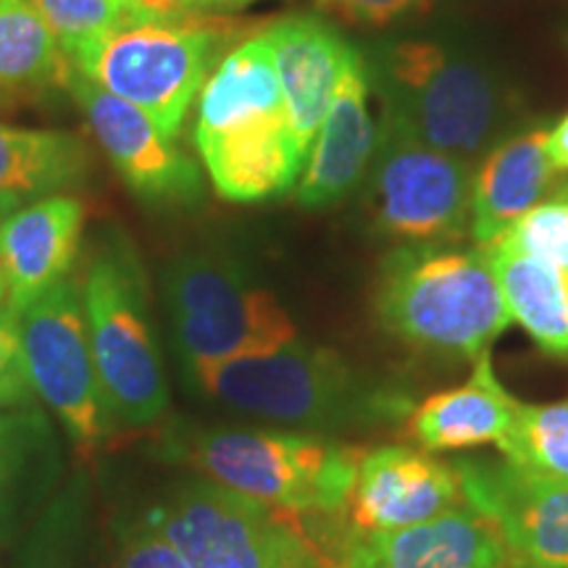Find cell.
I'll return each mask as SVG.
<instances>
[{
  "instance_id": "obj_34",
  "label": "cell",
  "mask_w": 568,
  "mask_h": 568,
  "mask_svg": "<svg viewBox=\"0 0 568 568\" xmlns=\"http://www.w3.org/2000/svg\"><path fill=\"white\" fill-rule=\"evenodd\" d=\"M190 11H201V9H237V6H247L253 0H182Z\"/></svg>"
},
{
  "instance_id": "obj_10",
  "label": "cell",
  "mask_w": 568,
  "mask_h": 568,
  "mask_svg": "<svg viewBox=\"0 0 568 568\" xmlns=\"http://www.w3.org/2000/svg\"><path fill=\"white\" fill-rule=\"evenodd\" d=\"M13 322L34 395L59 416L80 450L101 445L113 416L92 358L82 284L67 276L21 308Z\"/></svg>"
},
{
  "instance_id": "obj_33",
  "label": "cell",
  "mask_w": 568,
  "mask_h": 568,
  "mask_svg": "<svg viewBox=\"0 0 568 568\" xmlns=\"http://www.w3.org/2000/svg\"><path fill=\"white\" fill-rule=\"evenodd\" d=\"M548 155L558 172H568V113L560 119L556 130L548 132Z\"/></svg>"
},
{
  "instance_id": "obj_28",
  "label": "cell",
  "mask_w": 568,
  "mask_h": 568,
  "mask_svg": "<svg viewBox=\"0 0 568 568\" xmlns=\"http://www.w3.org/2000/svg\"><path fill=\"white\" fill-rule=\"evenodd\" d=\"M493 243L568 272V182L552 190L548 201L524 213Z\"/></svg>"
},
{
  "instance_id": "obj_9",
  "label": "cell",
  "mask_w": 568,
  "mask_h": 568,
  "mask_svg": "<svg viewBox=\"0 0 568 568\" xmlns=\"http://www.w3.org/2000/svg\"><path fill=\"white\" fill-rule=\"evenodd\" d=\"M216 40L219 32L197 17H148L98 40L69 63L103 90L138 105L163 134L174 138L203 88Z\"/></svg>"
},
{
  "instance_id": "obj_30",
  "label": "cell",
  "mask_w": 568,
  "mask_h": 568,
  "mask_svg": "<svg viewBox=\"0 0 568 568\" xmlns=\"http://www.w3.org/2000/svg\"><path fill=\"white\" fill-rule=\"evenodd\" d=\"M32 395L34 389L24 366L17 322L3 311L0 314V408L30 406Z\"/></svg>"
},
{
  "instance_id": "obj_3",
  "label": "cell",
  "mask_w": 568,
  "mask_h": 568,
  "mask_svg": "<svg viewBox=\"0 0 568 568\" xmlns=\"http://www.w3.org/2000/svg\"><path fill=\"white\" fill-rule=\"evenodd\" d=\"M193 374L205 393L234 408L311 429L379 426L410 410L403 393L361 379L335 351L297 339L268 353L195 366Z\"/></svg>"
},
{
  "instance_id": "obj_12",
  "label": "cell",
  "mask_w": 568,
  "mask_h": 568,
  "mask_svg": "<svg viewBox=\"0 0 568 568\" xmlns=\"http://www.w3.org/2000/svg\"><path fill=\"white\" fill-rule=\"evenodd\" d=\"M464 500L497 524L514 564L568 568V479L524 471L510 460L460 458Z\"/></svg>"
},
{
  "instance_id": "obj_2",
  "label": "cell",
  "mask_w": 568,
  "mask_h": 568,
  "mask_svg": "<svg viewBox=\"0 0 568 568\" xmlns=\"http://www.w3.org/2000/svg\"><path fill=\"white\" fill-rule=\"evenodd\" d=\"M374 308L389 335L456 358L489 353L514 324L481 247L406 243L382 261Z\"/></svg>"
},
{
  "instance_id": "obj_17",
  "label": "cell",
  "mask_w": 568,
  "mask_h": 568,
  "mask_svg": "<svg viewBox=\"0 0 568 568\" xmlns=\"http://www.w3.org/2000/svg\"><path fill=\"white\" fill-rule=\"evenodd\" d=\"M374 151L376 126L368 111V71L361 53L351 48L314 151L297 182L295 201L308 211L343 201L364 176Z\"/></svg>"
},
{
  "instance_id": "obj_20",
  "label": "cell",
  "mask_w": 568,
  "mask_h": 568,
  "mask_svg": "<svg viewBox=\"0 0 568 568\" xmlns=\"http://www.w3.org/2000/svg\"><path fill=\"white\" fill-rule=\"evenodd\" d=\"M61 445L38 408H0V545L21 537L61 485Z\"/></svg>"
},
{
  "instance_id": "obj_14",
  "label": "cell",
  "mask_w": 568,
  "mask_h": 568,
  "mask_svg": "<svg viewBox=\"0 0 568 568\" xmlns=\"http://www.w3.org/2000/svg\"><path fill=\"white\" fill-rule=\"evenodd\" d=\"M464 500L458 468L414 447L364 453L351 495V524L358 535L416 527L458 508Z\"/></svg>"
},
{
  "instance_id": "obj_18",
  "label": "cell",
  "mask_w": 568,
  "mask_h": 568,
  "mask_svg": "<svg viewBox=\"0 0 568 568\" xmlns=\"http://www.w3.org/2000/svg\"><path fill=\"white\" fill-rule=\"evenodd\" d=\"M274 51L284 105L303 161L311 153L326 111L343 77L353 45L324 21L311 17L284 19L264 34Z\"/></svg>"
},
{
  "instance_id": "obj_4",
  "label": "cell",
  "mask_w": 568,
  "mask_h": 568,
  "mask_svg": "<svg viewBox=\"0 0 568 568\" xmlns=\"http://www.w3.org/2000/svg\"><path fill=\"white\" fill-rule=\"evenodd\" d=\"M92 358L111 416L145 426L169 406L142 264L122 234H109L82 282Z\"/></svg>"
},
{
  "instance_id": "obj_36",
  "label": "cell",
  "mask_w": 568,
  "mask_h": 568,
  "mask_svg": "<svg viewBox=\"0 0 568 568\" xmlns=\"http://www.w3.org/2000/svg\"><path fill=\"white\" fill-rule=\"evenodd\" d=\"M514 568H524V566H518V564H514Z\"/></svg>"
},
{
  "instance_id": "obj_27",
  "label": "cell",
  "mask_w": 568,
  "mask_h": 568,
  "mask_svg": "<svg viewBox=\"0 0 568 568\" xmlns=\"http://www.w3.org/2000/svg\"><path fill=\"white\" fill-rule=\"evenodd\" d=\"M32 9L45 19L61 51L74 61L82 51L122 30L132 21L148 19L130 0H30ZM155 19V17H153Z\"/></svg>"
},
{
  "instance_id": "obj_21",
  "label": "cell",
  "mask_w": 568,
  "mask_h": 568,
  "mask_svg": "<svg viewBox=\"0 0 568 568\" xmlns=\"http://www.w3.org/2000/svg\"><path fill=\"white\" fill-rule=\"evenodd\" d=\"M518 400L497 382L489 353L479 355L466 385L429 395L408 416V432L424 453L464 450L500 443L508 435Z\"/></svg>"
},
{
  "instance_id": "obj_7",
  "label": "cell",
  "mask_w": 568,
  "mask_h": 568,
  "mask_svg": "<svg viewBox=\"0 0 568 568\" xmlns=\"http://www.w3.org/2000/svg\"><path fill=\"white\" fill-rule=\"evenodd\" d=\"M387 119L437 151L474 163L508 122L506 92L481 63L429 40H406L385 59Z\"/></svg>"
},
{
  "instance_id": "obj_19",
  "label": "cell",
  "mask_w": 568,
  "mask_h": 568,
  "mask_svg": "<svg viewBox=\"0 0 568 568\" xmlns=\"http://www.w3.org/2000/svg\"><path fill=\"white\" fill-rule=\"evenodd\" d=\"M558 169L548 155V130L503 140L481 159L471 187L468 234L479 247L493 243L524 213L542 203Z\"/></svg>"
},
{
  "instance_id": "obj_26",
  "label": "cell",
  "mask_w": 568,
  "mask_h": 568,
  "mask_svg": "<svg viewBox=\"0 0 568 568\" xmlns=\"http://www.w3.org/2000/svg\"><path fill=\"white\" fill-rule=\"evenodd\" d=\"M503 458L550 479H568V400L548 406L518 403L508 435L497 443Z\"/></svg>"
},
{
  "instance_id": "obj_13",
  "label": "cell",
  "mask_w": 568,
  "mask_h": 568,
  "mask_svg": "<svg viewBox=\"0 0 568 568\" xmlns=\"http://www.w3.org/2000/svg\"><path fill=\"white\" fill-rule=\"evenodd\" d=\"M61 82H67L90 130L134 193L148 201H190L201 193V176L193 161L180 153L145 111L103 90L71 63Z\"/></svg>"
},
{
  "instance_id": "obj_22",
  "label": "cell",
  "mask_w": 568,
  "mask_h": 568,
  "mask_svg": "<svg viewBox=\"0 0 568 568\" xmlns=\"http://www.w3.org/2000/svg\"><path fill=\"white\" fill-rule=\"evenodd\" d=\"M9 568H103L88 474H71L48 497L21 531Z\"/></svg>"
},
{
  "instance_id": "obj_1",
  "label": "cell",
  "mask_w": 568,
  "mask_h": 568,
  "mask_svg": "<svg viewBox=\"0 0 568 568\" xmlns=\"http://www.w3.org/2000/svg\"><path fill=\"white\" fill-rule=\"evenodd\" d=\"M195 142L226 201H266L293 187L303 155L266 38L243 42L203 84Z\"/></svg>"
},
{
  "instance_id": "obj_23",
  "label": "cell",
  "mask_w": 568,
  "mask_h": 568,
  "mask_svg": "<svg viewBox=\"0 0 568 568\" xmlns=\"http://www.w3.org/2000/svg\"><path fill=\"white\" fill-rule=\"evenodd\" d=\"M514 322L556 358H568V272L500 243L481 247Z\"/></svg>"
},
{
  "instance_id": "obj_29",
  "label": "cell",
  "mask_w": 568,
  "mask_h": 568,
  "mask_svg": "<svg viewBox=\"0 0 568 568\" xmlns=\"http://www.w3.org/2000/svg\"><path fill=\"white\" fill-rule=\"evenodd\" d=\"M103 568H187L151 514L113 524Z\"/></svg>"
},
{
  "instance_id": "obj_32",
  "label": "cell",
  "mask_w": 568,
  "mask_h": 568,
  "mask_svg": "<svg viewBox=\"0 0 568 568\" xmlns=\"http://www.w3.org/2000/svg\"><path fill=\"white\" fill-rule=\"evenodd\" d=\"M130 3L134 9H140L142 13H148V17H155V19L180 21V19L193 17V11H190L182 0H130Z\"/></svg>"
},
{
  "instance_id": "obj_35",
  "label": "cell",
  "mask_w": 568,
  "mask_h": 568,
  "mask_svg": "<svg viewBox=\"0 0 568 568\" xmlns=\"http://www.w3.org/2000/svg\"><path fill=\"white\" fill-rule=\"evenodd\" d=\"M6 297H9V287H6V276H3V268H0V308H3Z\"/></svg>"
},
{
  "instance_id": "obj_16",
  "label": "cell",
  "mask_w": 568,
  "mask_h": 568,
  "mask_svg": "<svg viewBox=\"0 0 568 568\" xmlns=\"http://www.w3.org/2000/svg\"><path fill=\"white\" fill-rule=\"evenodd\" d=\"M82 224V203L69 195L42 197L0 222V268L9 287L6 314L17 316L67 280L80 255Z\"/></svg>"
},
{
  "instance_id": "obj_15",
  "label": "cell",
  "mask_w": 568,
  "mask_h": 568,
  "mask_svg": "<svg viewBox=\"0 0 568 568\" xmlns=\"http://www.w3.org/2000/svg\"><path fill=\"white\" fill-rule=\"evenodd\" d=\"M337 568H514L506 537L468 503L395 531L347 537Z\"/></svg>"
},
{
  "instance_id": "obj_25",
  "label": "cell",
  "mask_w": 568,
  "mask_h": 568,
  "mask_svg": "<svg viewBox=\"0 0 568 568\" xmlns=\"http://www.w3.org/2000/svg\"><path fill=\"white\" fill-rule=\"evenodd\" d=\"M69 59L30 0H0V92L40 90L61 80Z\"/></svg>"
},
{
  "instance_id": "obj_5",
  "label": "cell",
  "mask_w": 568,
  "mask_h": 568,
  "mask_svg": "<svg viewBox=\"0 0 568 568\" xmlns=\"http://www.w3.org/2000/svg\"><path fill=\"white\" fill-rule=\"evenodd\" d=\"M187 458L205 479L297 516H337L351 506L364 453L290 432L209 429Z\"/></svg>"
},
{
  "instance_id": "obj_24",
  "label": "cell",
  "mask_w": 568,
  "mask_h": 568,
  "mask_svg": "<svg viewBox=\"0 0 568 568\" xmlns=\"http://www.w3.org/2000/svg\"><path fill=\"white\" fill-rule=\"evenodd\" d=\"M84 169L88 153L74 134L0 124V216L71 187Z\"/></svg>"
},
{
  "instance_id": "obj_11",
  "label": "cell",
  "mask_w": 568,
  "mask_h": 568,
  "mask_svg": "<svg viewBox=\"0 0 568 568\" xmlns=\"http://www.w3.org/2000/svg\"><path fill=\"white\" fill-rule=\"evenodd\" d=\"M368 211L376 232L403 243H458L471 224V163L416 140L385 116Z\"/></svg>"
},
{
  "instance_id": "obj_31",
  "label": "cell",
  "mask_w": 568,
  "mask_h": 568,
  "mask_svg": "<svg viewBox=\"0 0 568 568\" xmlns=\"http://www.w3.org/2000/svg\"><path fill=\"white\" fill-rule=\"evenodd\" d=\"M329 17L355 27H385L422 0H314Z\"/></svg>"
},
{
  "instance_id": "obj_8",
  "label": "cell",
  "mask_w": 568,
  "mask_h": 568,
  "mask_svg": "<svg viewBox=\"0 0 568 568\" xmlns=\"http://www.w3.org/2000/svg\"><path fill=\"white\" fill-rule=\"evenodd\" d=\"M174 339L190 368L295 343L297 332L272 293L251 287L232 261L182 255L163 272Z\"/></svg>"
},
{
  "instance_id": "obj_6",
  "label": "cell",
  "mask_w": 568,
  "mask_h": 568,
  "mask_svg": "<svg viewBox=\"0 0 568 568\" xmlns=\"http://www.w3.org/2000/svg\"><path fill=\"white\" fill-rule=\"evenodd\" d=\"M187 568H337L303 518L211 479H187L151 510Z\"/></svg>"
}]
</instances>
